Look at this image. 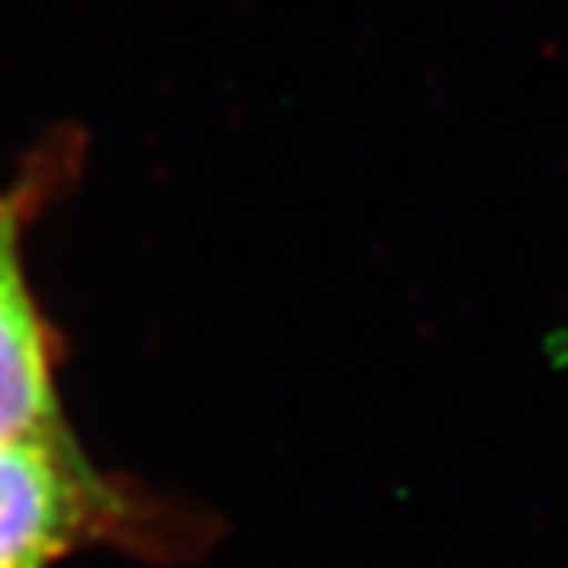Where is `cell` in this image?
<instances>
[{"mask_svg":"<svg viewBox=\"0 0 568 568\" xmlns=\"http://www.w3.org/2000/svg\"><path fill=\"white\" fill-rule=\"evenodd\" d=\"M67 429L0 444V568H55L114 521Z\"/></svg>","mask_w":568,"mask_h":568,"instance_id":"obj_1","label":"cell"},{"mask_svg":"<svg viewBox=\"0 0 568 568\" xmlns=\"http://www.w3.org/2000/svg\"><path fill=\"white\" fill-rule=\"evenodd\" d=\"M63 429L44 331L19 264L16 216L0 205V444Z\"/></svg>","mask_w":568,"mask_h":568,"instance_id":"obj_2","label":"cell"}]
</instances>
